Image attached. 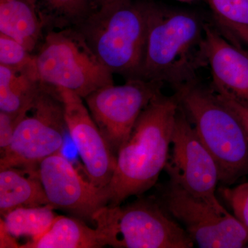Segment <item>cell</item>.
<instances>
[{"mask_svg": "<svg viewBox=\"0 0 248 248\" xmlns=\"http://www.w3.org/2000/svg\"><path fill=\"white\" fill-rule=\"evenodd\" d=\"M179 108L177 94L166 97L160 93L142 111L116 156L115 170L106 188L108 205H121L156 184L169 161Z\"/></svg>", "mask_w": 248, "mask_h": 248, "instance_id": "6da1fadb", "label": "cell"}, {"mask_svg": "<svg viewBox=\"0 0 248 248\" xmlns=\"http://www.w3.org/2000/svg\"><path fill=\"white\" fill-rule=\"evenodd\" d=\"M205 25L195 15L156 6L140 79L169 83L177 91L195 84L207 65Z\"/></svg>", "mask_w": 248, "mask_h": 248, "instance_id": "7a4b0ae2", "label": "cell"}, {"mask_svg": "<svg viewBox=\"0 0 248 248\" xmlns=\"http://www.w3.org/2000/svg\"><path fill=\"white\" fill-rule=\"evenodd\" d=\"M156 7L128 0L93 11L73 27L111 73L140 79Z\"/></svg>", "mask_w": 248, "mask_h": 248, "instance_id": "3957f363", "label": "cell"}, {"mask_svg": "<svg viewBox=\"0 0 248 248\" xmlns=\"http://www.w3.org/2000/svg\"><path fill=\"white\" fill-rule=\"evenodd\" d=\"M180 107L217 161L226 186L248 174V136L237 116L217 94L195 84L177 91Z\"/></svg>", "mask_w": 248, "mask_h": 248, "instance_id": "277c9868", "label": "cell"}, {"mask_svg": "<svg viewBox=\"0 0 248 248\" xmlns=\"http://www.w3.org/2000/svg\"><path fill=\"white\" fill-rule=\"evenodd\" d=\"M103 247L191 248L186 230L154 200L121 206L106 205L93 217Z\"/></svg>", "mask_w": 248, "mask_h": 248, "instance_id": "5b68a950", "label": "cell"}, {"mask_svg": "<svg viewBox=\"0 0 248 248\" xmlns=\"http://www.w3.org/2000/svg\"><path fill=\"white\" fill-rule=\"evenodd\" d=\"M34 54L37 75L46 86L68 90L84 99L114 84L113 74L75 27L48 30Z\"/></svg>", "mask_w": 248, "mask_h": 248, "instance_id": "8992f818", "label": "cell"}, {"mask_svg": "<svg viewBox=\"0 0 248 248\" xmlns=\"http://www.w3.org/2000/svg\"><path fill=\"white\" fill-rule=\"evenodd\" d=\"M66 130L58 89L42 84L32 107L18 124L11 144L0 158V170H37L44 159L61 152Z\"/></svg>", "mask_w": 248, "mask_h": 248, "instance_id": "52a82bcc", "label": "cell"}, {"mask_svg": "<svg viewBox=\"0 0 248 248\" xmlns=\"http://www.w3.org/2000/svg\"><path fill=\"white\" fill-rule=\"evenodd\" d=\"M165 170L170 182L218 210H226L217 197L220 182L217 161L181 107L174 122L170 153Z\"/></svg>", "mask_w": 248, "mask_h": 248, "instance_id": "ba28073f", "label": "cell"}, {"mask_svg": "<svg viewBox=\"0 0 248 248\" xmlns=\"http://www.w3.org/2000/svg\"><path fill=\"white\" fill-rule=\"evenodd\" d=\"M162 83L127 79L107 85L85 98L93 120L115 156L127 141L142 111L161 93Z\"/></svg>", "mask_w": 248, "mask_h": 248, "instance_id": "9c48e42d", "label": "cell"}, {"mask_svg": "<svg viewBox=\"0 0 248 248\" xmlns=\"http://www.w3.org/2000/svg\"><path fill=\"white\" fill-rule=\"evenodd\" d=\"M166 211L180 222L201 248H240L248 246V231L234 215L195 198L169 182L162 195Z\"/></svg>", "mask_w": 248, "mask_h": 248, "instance_id": "30bf717a", "label": "cell"}, {"mask_svg": "<svg viewBox=\"0 0 248 248\" xmlns=\"http://www.w3.org/2000/svg\"><path fill=\"white\" fill-rule=\"evenodd\" d=\"M37 172L53 208L93 221L94 214L108 205L107 190L84 179L61 152L44 159Z\"/></svg>", "mask_w": 248, "mask_h": 248, "instance_id": "8fae6325", "label": "cell"}, {"mask_svg": "<svg viewBox=\"0 0 248 248\" xmlns=\"http://www.w3.org/2000/svg\"><path fill=\"white\" fill-rule=\"evenodd\" d=\"M63 102L67 130L82 160L86 176L97 187L107 188L115 169L111 151L83 98L68 90L57 89Z\"/></svg>", "mask_w": 248, "mask_h": 248, "instance_id": "7c38bea8", "label": "cell"}, {"mask_svg": "<svg viewBox=\"0 0 248 248\" xmlns=\"http://www.w3.org/2000/svg\"><path fill=\"white\" fill-rule=\"evenodd\" d=\"M205 50L215 92L248 106V53L227 41L205 24Z\"/></svg>", "mask_w": 248, "mask_h": 248, "instance_id": "4fadbf2b", "label": "cell"}, {"mask_svg": "<svg viewBox=\"0 0 248 248\" xmlns=\"http://www.w3.org/2000/svg\"><path fill=\"white\" fill-rule=\"evenodd\" d=\"M49 30L38 0H0V33L12 37L35 53Z\"/></svg>", "mask_w": 248, "mask_h": 248, "instance_id": "5bb4252c", "label": "cell"}, {"mask_svg": "<svg viewBox=\"0 0 248 248\" xmlns=\"http://www.w3.org/2000/svg\"><path fill=\"white\" fill-rule=\"evenodd\" d=\"M48 205L37 170L8 168L0 170V214L15 209Z\"/></svg>", "mask_w": 248, "mask_h": 248, "instance_id": "9a60e30c", "label": "cell"}, {"mask_svg": "<svg viewBox=\"0 0 248 248\" xmlns=\"http://www.w3.org/2000/svg\"><path fill=\"white\" fill-rule=\"evenodd\" d=\"M41 87L35 62L20 68L0 65V111L14 115L27 113Z\"/></svg>", "mask_w": 248, "mask_h": 248, "instance_id": "2e32d148", "label": "cell"}, {"mask_svg": "<svg viewBox=\"0 0 248 248\" xmlns=\"http://www.w3.org/2000/svg\"><path fill=\"white\" fill-rule=\"evenodd\" d=\"M103 248L97 230L78 218L58 215L45 234L20 248Z\"/></svg>", "mask_w": 248, "mask_h": 248, "instance_id": "e0dca14e", "label": "cell"}, {"mask_svg": "<svg viewBox=\"0 0 248 248\" xmlns=\"http://www.w3.org/2000/svg\"><path fill=\"white\" fill-rule=\"evenodd\" d=\"M51 205L15 209L1 218L15 237L28 236L35 240L45 234L56 218Z\"/></svg>", "mask_w": 248, "mask_h": 248, "instance_id": "ac0fdd59", "label": "cell"}, {"mask_svg": "<svg viewBox=\"0 0 248 248\" xmlns=\"http://www.w3.org/2000/svg\"><path fill=\"white\" fill-rule=\"evenodd\" d=\"M50 29L73 27L92 12L89 0H38Z\"/></svg>", "mask_w": 248, "mask_h": 248, "instance_id": "d6986e66", "label": "cell"}, {"mask_svg": "<svg viewBox=\"0 0 248 248\" xmlns=\"http://www.w3.org/2000/svg\"><path fill=\"white\" fill-rule=\"evenodd\" d=\"M35 63V54L12 37L0 33V65L25 68Z\"/></svg>", "mask_w": 248, "mask_h": 248, "instance_id": "ffe728a7", "label": "cell"}, {"mask_svg": "<svg viewBox=\"0 0 248 248\" xmlns=\"http://www.w3.org/2000/svg\"><path fill=\"white\" fill-rule=\"evenodd\" d=\"M220 24L248 27V0H208Z\"/></svg>", "mask_w": 248, "mask_h": 248, "instance_id": "44dd1931", "label": "cell"}, {"mask_svg": "<svg viewBox=\"0 0 248 248\" xmlns=\"http://www.w3.org/2000/svg\"><path fill=\"white\" fill-rule=\"evenodd\" d=\"M218 190L234 216L248 231V182L232 187L223 186Z\"/></svg>", "mask_w": 248, "mask_h": 248, "instance_id": "7402d4cb", "label": "cell"}, {"mask_svg": "<svg viewBox=\"0 0 248 248\" xmlns=\"http://www.w3.org/2000/svg\"><path fill=\"white\" fill-rule=\"evenodd\" d=\"M27 114L14 115L0 111V155L4 154L9 148L16 129Z\"/></svg>", "mask_w": 248, "mask_h": 248, "instance_id": "603a6c76", "label": "cell"}, {"mask_svg": "<svg viewBox=\"0 0 248 248\" xmlns=\"http://www.w3.org/2000/svg\"><path fill=\"white\" fill-rule=\"evenodd\" d=\"M216 93V92H215ZM217 95L225 104L231 108L244 125L248 136V106L239 102L237 99L227 95V94L217 93Z\"/></svg>", "mask_w": 248, "mask_h": 248, "instance_id": "cb8c5ba5", "label": "cell"}, {"mask_svg": "<svg viewBox=\"0 0 248 248\" xmlns=\"http://www.w3.org/2000/svg\"><path fill=\"white\" fill-rule=\"evenodd\" d=\"M16 240V237L8 231L4 220L0 219V248H20Z\"/></svg>", "mask_w": 248, "mask_h": 248, "instance_id": "d4e9b609", "label": "cell"}, {"mask_svg": "<svg viewBox=\"0 0 248 248\" xmlns=\"http://www.w3.org/2000/svg\"><path fill=\"white\" fill-rule=\"evenodd\" d=\"M232 34L236 36L240 40L248 45V26L237 25V24H221Z\"/></svg>", "mask_w": 248, "mask_h": 248, "instance_id": "484cf974", "label": "cell"}, {"mask_svg": "<svg viewBox=\"0 0 248 248\" xmlns=\"http://www.w3.org/2000/svg\"><path fill=\"white\" fill-rule=\"evenodd\" d=\"M89 1L93 11L102 9L103 7H105V6H110V5L124 2V1H128V0H89Z\"/></svg>", "mask_w": 248, "mask_h": 248, "instance_id": "4316f807", "label": "cell"}, {"mask_svg": "<svg viewBox=\"0 0 248 248\" xmlns=\"http://www.w3.org/2000/svg\"><path fill=\"white\" fill-rule=\"evenodd\" d=\"M179 1H192V0H179Z\"/></svg>", "mask_w": 248, "mask_h": 248, "instance_id": "83f0119b", "label": "cell"}]
</instances>
